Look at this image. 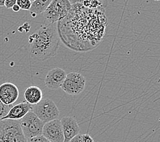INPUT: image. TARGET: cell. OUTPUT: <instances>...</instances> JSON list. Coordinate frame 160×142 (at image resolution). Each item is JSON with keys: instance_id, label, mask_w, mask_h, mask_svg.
<instances>
[{"instance_id": "1", "label": "cell", "mask_w": 160, "mask_h": 142, "mask_svg": "<svg viewBox=\"0 0 160 142\" xmlns=\"http://www.w3.org/2000/svg\"><path fill=\"white\" fill-rule=\"evenodd\" d=\"M107 25L104 7L89 8L74 3L57 27L60 40L67 47L77 52H87L102 43Z\"/></svg>"}, {"instance_id": "2", "label": "cell", "mask_w": 160, "mask_h": 142, "mask_svg": "<svg viewBox=\"0 0 160 142\" xmlns=\"http://www.w3.org/2000/svg\"><path fill=\"white\" fill-rule=\"evenodd\" d=\"M60 40L57 24L42 26L29 37L32 58L43 62L54 57L59 47Z\"/></svg>"}, {"instance_id": "3", "label": "cell", "mask_w": 160, "mask_h": 142, "mask_svg": "<svg viewBox=\"0 0 160 142\" xmlns=\"http://www.w3.org/2000/svg\"><path fill=\"white\" fill-rule=\"evenodd\" d=\"M0 142H27L18 120H0Z\"/></svg>"}, {"instance_id": "4", "label": "cell", "mask_w": 160, "mask_h": 142, "mask_svg": "<svg viewBox=\"0 0 160 142\" xmlns=\"http://www.w3.org/2000/svg\"><path fill=\"white\" fill-rule=\"evenodd\" d=\"M71 8L69 0H52L43 13L44 17L49 24H57L67 16Z\"/></svg>"}, {"instance_id": "5", "label": "cell", "mask_w": 160, "mask_h": 142, "mask_svg": "<svg viewBox=\"0 0 160 142\" xmlns=\"http://www.w3.org/2000/svg\"><path fill=\"white\" fill-rule=\"evenodd\" d=\"M32 111L44 123L57 120L59 116V110L50 98L42 99L38 104L32 105Z\"/></svg>"}, {"instance_id": "6", "label": "cell", "mask_w": 160, "mask_h": 142, "mask_svg": "<svg viewBox=\"0 0 160 142\" xmlns=\"http://www.w3.org/2000/svg\"><path fill=\"white\" fill-rule=\"evenodd\" d=\"M18 122H19L22 131L27 139L42 135L44 123L32 111L27 113L23 118L18 120Z\"/></svg>"}, {"instance_id": "7", "label": "cell", "mask_w": 160, "mask_h": 142, "mask_svg": "<svg viewBox=\"0 0 160 142\" xmlns=\"http://www.w3.org/2000/svg\"><path fill=\"white\" fill-rule=\"evenodd\" d=\"M85 79L77 72H70L66 75L62 86V89L68 94L78 95L85 89Z\"/></svg>"}, {"instance_id": "8", "label": "cell", "mask_w": 160, "mask_h": 142, "mask_svg": "<svg viewBox=\"0 0 160 142\" xmlns=\"http://www.w3.org/2000/svg\"><path fill=\"white\" fill-rule=\"evenodd\" d=\"M51 142H63L64 137L60 120H54L44 123L42 135Z\"/></svg>"}, {"instance_id": "9", "label": "cell", "mask_w": 160, "mask_h": 142, "mask_svg": "<svg viewBox=\"0 0 160 142\" xmlns=\"http://www.w3.org/2000/svg\"><path fill=\"white\" fill-rule=\"evenodd\" d=\"M19 91L16 85L6 82L0 86V101L5 105H12L17 101Z\"/></svg>"}, {"instance_id": "10", "label": "cell", "mask_w": 160, "mask_h": 142, "mask_svg": "<svg viewBox=\"0 0 160 142\" xmlns=\"http://www.w3.org/2000/svg\"><path fill=\"white\" fill-rule=\"evenodd\" d=\"M66 72L60 68H53L48 71L44 80L45 86L51 90H57L61 87L66 77Z\"/></svg>"}, {"instance_id": "11", "label": "cell", "mask_w": 160, "mask_h": 142, "mask_svg": "<svg viewBox=\"0 0 160 142\" xmlns=\"http://www.w3.org/2000/svg\"><path fill=\"white\" fill-rule=\"evenodd\" d=\"M64 137L63 142H69L79 134L80 128L77 120L73 117H64L60 120Z\"/></svg>"}, {"instance_id": "12", "label": "cell", "mask_w": 160, "mask_h": 142, "mask_svg": "<svg viewBox=\"0 0 160 142\" xmlns=\"http://www.w3.org/2000/svg\"><path fill=\"white\" fill-rule=\"evenodd\" d=\"M32 105L24 101L11 107L6 116L2 118L3 120H20L25 115L32 111Z\"/></svg>"}, {"instance_id": "13", "label": "cell", "mask_w": 160, "mask_h": 142, "mask_svg": "<svg viewBox=\"0 0 160 142\" xmlns=\"http://www.w3.org/2000/svg\"><path fill=\"white\" fill-rule=\"evenodd\" d=\"M42 91L39 87L32 86L28 87L24 92V98L31 105H36L42 100Z\"/></svg>"}, {"instance_id": "14", "label": "cell", "mask_w": 160, "mask_h": 142, "mask_svg": "<svg viewBox=\"0 0 160 142\" xmlns=\"http://www.w3.org/2000/svg\"><path fill=\"white\" fill-rule=\"evenodd\" d=\"M52 1V0H35L32 3L31 8L29 10L32 17H35L37 14L44 13Z\"/></svg>"}, {"instance_id": "15", "label": "cell", "mask_w": 160, "mask_h": 142, "mask_svg": "<svg viewBox=\"0 0 160 142\" xmlns=\"http://www.w3.org/2000/svg\"><path fill=\"white\" fill-rule=\"evenodd\" d=\"M72 4L80 3L89 8H98L103 6V0H69Z\"/></svg>"}, {"instance_id": "16", "label": "cell", "mask_w": 160, "mask_h": 142, "mask_svg": "<svg viewBox=\"0 0 160 142\" xmlns=\"http://www.w3.org/2000/svg\"><path fill=\"white\" fill-rule=\"evenodd\" d=\"M17 4L20 8V9L29 10L32 6V2L29 0H17Z\"/></svg>"}, {"instance_id": "17", "label": "cell", "mask_w": 160, "mask_h": 142, "mask_svg": "<svg viewBox=\"0 0 160 142\" xmlns=\"http://www.w3.org/2000/svg\"><path fill=\"white\" fill-rule=\"evenodd\" d=\"M12 105H5L0 101V120L8 112Z\"/></svg>"}, {"instance_id": "18", "label": "cell", "mask_w": 160, "mask_h": 142, "mask_svg": "<svg viewBox=\"0 0 160 142\" xmlns=\"http://www.w3.org/2000/svg\"><path fill=\"white\" fill-rule=\"evenodd\" d=\"M27 142H51L49 141L48 139H46V138L43 135L38 136L33 138H30V139H27Z\"/></svg>"}, {"instance_id": "19", "label": "cell", "mask_w": 160, "mask_h": 142, "mask_svg": "<svg viewBox=\"0 0 160 142\" xmlns=\"http://www.w3.org/2000/svg\"><path fill=\"white\" fill-rule=\"evenodd\" d=\"M15 4H17V0H5L4 6L8 9L12 8Z\"/></svg>"}, {"instance_id": "20", "label": "cell", "mask_w": 160, "mask_h": 142, "mask_svg": "<svg viewBox=\"0 0 160 142\" xmlns=\"http://www.w3.org/2000/svg\"><path fill=\"white\" fill-rule=\"evenodd\" d=\"M82 142H95L93 139L91 137L89 134H84L81 135Z\"/></svg>"}, {"instance_id": "21", "label": "cell", "mask_w": 160, "mask_h": 142, "mask_svg": "<svg viewBox=\"0 0 160 142\" xmlns=\"http://www.w3.org/2000/svg\"><path fill=\"white\" fill-rule=\"evenodd\" d=\"M69 142H82L81 135L78 134V135L75 136L74 138H72V139Z\"/></svg>"}, {"instance_id": "22", "label": "cell", "mask_w": 160, "mask_h": 142, "mask_svg": "<svg viewBox=\"0 0 160 142\" xmlns=\"http://www.w3.org/2000/svg\"><path fill=\"white\" fill-rule=\"evenodd\" d=\"M12 10L14 11V12L17 13V12H18V11L20 10V8L18 7V6L17 4H15V5H14V6H12Z\"/></svg>"}, {"instance_id": "23", "label": "cell", "mask_w": 160, "mask_h": 142, "mask_svg": "<svg viewBox=\"0 0 160 142\" xmlns=\"http://www.w3.org/2000/svg\"><path fill=\"white\" fill-rule=\"evenodd\" d=\"M4 2L5 0H0V7L4 6Z\"/></svg>"}, {"instance_id": "24", "label": "cell", "mask_w": 160, "mask_h": 142, "mask_svg": "<svg viewBox=\"0 0 160 142\" xmlns=\"http://www.w3.org/2000/svg\"><path fill=\"white\" fill-rule=\"evenodd\" d=\"M29 1H30V2H31L32 3H33V2H34V1H35V0H29Z\"/></svg>"}, {"instance_id": "25", "label": "cell", "mask_w": 160, "mask_h": 142, "mask_svg": "<svg viewBox=\"0 0 160 142\" xmlns=\"http://www.w3.org/2000/svg\"><path fill=\"white\" fill-rule=\"evenodd\" d=\"M155 1H159V0H155Z\"/></svg>"}]
</instances>
